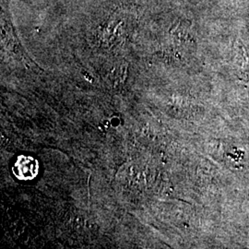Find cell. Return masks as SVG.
Segmentation results:
<instances>
[{"label":"cell","instance_id":"cell-1","mask_svg":"<svg viewBox=\"0 0 249 249\" xmlns=\"http://www.w3.org/2000/svg\"><path fill=\"white\" fill-rule=\"evenodd\" d=\"M14 173L19 178H35L37 174V162L32 158L21 156L14 166Z\"/></svg>","mask_w":249,"mask_h":249}]
</instances>
